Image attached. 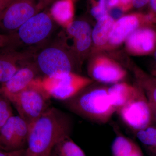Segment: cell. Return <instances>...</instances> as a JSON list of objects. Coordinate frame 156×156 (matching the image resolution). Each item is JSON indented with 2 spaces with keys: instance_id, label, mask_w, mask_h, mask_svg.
Masks as SVG:
<instances>
[{
  "instance_id": "1",
  "label": "cell",
  "mask_w": 156,
  "mask_h": 156,
  "mask_svg": "<svg viewBox=\"0 0 156 156\" xmlns=\"http://www.w3.org/2000/svg\"><path fill=\"white\" fill-rule=\"evenodd\" d=\"M73 126L69 115L51 107L30 126L26 156H50L59 140L70 136Z\"/></svg>"
},
{
  "instance_id": "2",
  "label": "cell",
  "mask_w": 156,
  "mask_h": 156,
  "mask_svg": "<svg viewBox=\"0 0 156 156\" xmlns=\"http://www.w3.org/2000/svg\"><path fill=\"white\" fill-rule=\"evenodd\" d=\"M88 86L62 102L70 111L83 119L99 125L106 124L116 113L108 88Z\"/></svg>"
},
{
  "instance_id": "3",
  "label": "cell",
  "mask_w": 156,
  "mask_h": 156,
  "mask_svg": "<svg viewBox=\"0 0 156 156\" xmlns=\"http://www.w3.org/2000/svg\"><path fill=\"white\" fill-rule=\"evenodd\" d=\"M54 22L48 11L37 13L16 31L10 34L11 41L8 50L16 51L18 47L31 48L41 46L53 32Z\"/></svg>"
},
{
  "instance_id": "4",
  "label": "cell",
  "mask_w": 156,
  "mask_h": 156,
  "mask_svg": "<svg viewBox=\"0 0 156 156\" xmlns=\"http://www.w3.org/2000/svg\"><path fill=\"white\" fill-rule=\"evenodd\" d=\"M37 78L26 89L10 100L18 115L29 126L51 107V98L39 85Z\"/></svg>"
},
{
  "instance_id": "5",
  "label": "cell",
  "mask_w": 156,
  "mask_h": 156,
  "mask_svg": "<svg viewBox=\"0 0 156 156\" xmlns=\"http://www.w3.org/2000/svg\"><path fill=\"white\" fill-rule=\"evenodd\" d=\"M38 83L51 98L63 101L89 86L92 81L74 73L53 76L40 77Z\"/></svg>"
},
{
  "instance_id": "6",
  "label": "cell",
  "mask_w": 156,
  "mask_h": 156,
  "mask_svg": "<svg viewBox=\"0 0 156 156\" xmlns=\"http://www.w3.org/2000/svg\"><path fill=\"white\" fill-rule=\"evenodd\" d=\"M116 113L134 134L153 122L148 101L139 86L133 97Z\"/></svg>"
},
{
  "instance_id": "7",
  "label": "cell",
  "mask_w": 156,
  "mask_h": 156,
  "mask_svg": "<svg viewBox=\"0 0 156 156\" xmlns=\"http://www.w3.org/2000/svg\"><path fill=\"white\" fill-rule=\"evenodd\" d=\"M34 55V62L43 77L74 73L72 62L58 41L42 48Z\"/></svg>"
},
{
  "instance_id": "8",
  "label": "cell",
  "mask_w": 156,
  "mask_h": 156,
  "mask_svg": "<svg viewBox=\"0 0 156 156\" xmlns=\"http://www.w3.org/2000/svg\"><path fill=\"white\" fill-rule=\"evenodd\" d=\"M43 10L39 0H14L0 14V34L13 33Z\"/></svg>"
},
{
  "instance_id": "9",
  "label": "cell",
  "mask_w": 156,
  "mask_h": 156,
  "mask_svg": "<svg viewBox=\"0 0 156 156\" xmlns=\"http://www.w3.org/2000/svg\"><path fill=\"white\" fill-rule=\"evenodd\" d=\"M30 126L19 115L11 117L0 128V150L10 151L26 149Z\"/></svg>"
},
{
  "instance_id": "10",
  "label": "cell",
  "mask_w": 156,
  "mask_h": 156,
  "mask_svg": "<svg viewBox=\"0 0 156 156\" xmlns=\"http://www.w3.org/2000/svg\"><path fill=\"white\" fill-rule=\"evenodd\" d=\"M40 73L34 62L23 64L14 76L1 84L0 92L10 101L11 98L26 89L39 76Z\"/></svg>"
},
{
  "instance_id": "11",
  "label": "cell",
  "mask_w": 156,
  "mask_h": 156,
  "mask_svg": "<svg viewBox=\"0 0 156 156\" xmlns=\"http://www.w3.org/2000/svg\"><path fill=\"white\" fill-rule=\"evenodd\" d=\"M32 52L4 50L0 52V83L9 80L23 64L30 62Z\"/></svg>"
},
{
  "instance_id": "12",
  "label": "cell",
  "mask_w": 156,
  "mask_h": 156,
  "mask_svg": "<svg viewBox=\"0 0 156 156\" xmlns=\"http://www.w3.org/2000/svg\"><path fill=\"white\" fill-rule=\"evenodd\" d=\"M90 74L96 80L106 83H115L126 76V72L116 65L107 62L96 63L90 68Z\"/></svg>"
},
{
  "instance_id": "13",
  "label": "cell",
  "mask_w": 156,
  "mask_h": 156,
  "mask_svg": "<svg viewBox=\"0 0 156 156\" xmlns=\"http://www.w3.org/2000/svg\"><path fill=\"white\" fill-rule=\"evenodd\" d=\"M156 42V34L152 30L143 28L133 32L127 41L129 48L139 53L150 52Z\"/></svg>"
},
{
  "instance_id": "14",
  "label": "cell",
  "mask_w": 156,
  "mask_h": 156,
  "mask_svg": "<svg viewBox=\"0 0 156 156\" xmlns=\"http://www.w3.org/2000/svg\"><path fill=\"white\" fill-rule=\"evenodd\" d=\"M66 28L69 34L74 38L76 48L79 52H84L89 48L92 32L87 22L81 20L72 21Z\"/></svg>"
},
{
  "instance_id": "15",
  "label": "cell",
  "mask_w": 156,
  "mask_h": 156,
  "mask_svg": "<svg viewBox=\"0 0 156 156\" xmlns=\"http://www.w3.org/2000/svg\"><path fill=\"white\" fill-rule=\"evenodd\" d=\"M138 25V20L135 16H126L121 18L113 26L110 36V42L114 44H120Z\"/></svg>"
},
{
  "instance_id": "16",
  "label": "cell",
  "mask_w": 156,
  "mask_h": 156,
  "mask_svg": "<svg viewBox=\"0 0 156 156\" xmlns=\"http://www.w3.org/2000/svg\"><path fill=\"white\" fill-rule=\"evenodd\" d=\"M137 88L126 83H116L108 88L109 96L116 112L133 97Z\"/></svg>"
},
{
  "instance_id": "17",
  "label": "cell",
  "mask_w": 156,
  "mask_h": 156,
  "mask_svg": "<svg viewBox=\"0 0 156 156\" xmlns=\"http://www.w3.org/2000/svg\"><path fill=\"white\" fill-rule=\"evenodd\" d=\"M112 145L113 156H133L142 154L141 149L132 140L124 136L118 131Z\"/></svg>"
},
{
  "instance_id": "18",
  "label": "cell",
  "mask_w": 156,
  "mask_h": 156,
  "mask_svg": "<svg viewBox=\"0 0 156 156\" xmlns=\"http://www.w3.org/2000/svg\"><path fill=\"white\" fill-rule=\"evenodd\" d=\"M50 15L54 21L62 26H66L73 17V6L70 0H58L52 5Z\"/></svg>"
},
{
  "instance_id": "19",
  "label": "cell",
  "mask_w": 156,
  "mask_h": 156,
  "mask_svg": "<svg viewBox=\"0 0 156 156\" xmlns=\"http://www.w3.org/2000/svg\"><path fill=\"white\" fill-rule=\"evenodd\" d=\"M114 21L112 17L105 15L99 20L92 32V39L96 45L105 44L109 39Z\"/></svg>"
},
{
  "instance_id": "20",
  "label": "cell",
  "mask_w": 156,
  "mask_h": 156,
  "mask_svg": "<svg viewBox=\"0 0 156 156\" xmlns=\"http://www.w3.org/2000/svg\"><path fill=\"white\" fill-rule=\"evenodd\" d=\"M135 134L147 153L151 156H156V126L152 124Z\"/></svg>"
},
{
  "instance_id": "21",
  "label": "cell",
  "mask_w": 156,
  "mask_h": 156,
  "mask_svg": "<svg viewBox=\"0 0 156 156\" xmlns=\"http://www.w3.org/2000/svg\"><path fill=\"white\" fill-rule=\"evenodd\" d=\"M58 156H87L84 151L71 138L65 136L55 146L53 151Z\"/></svg>"
},
{
  "instance_id": "22",
  "label": "cell",
  "mask_w": 156,
  "mask_h": 156,
  "mask_svg": "<svg viewBox=\"0 0 156 156\" xmlns=\"http://www.w3.org/2000/svg\"><path fill=\"white\" fill-rule=\"evenodd\" d=\"M139 87L147 98L149 102L156 106V77L152 76L142 72L136 73Z\"/></svg>"
},
{
  "instance_id": "23",
  "label": "cell",
  "mask_w": 156,
  "mask_h": 156,
  "mask_svg": "<svg viewBox=\"0 0 156 156\" xmlns=\"http://www.w3.org/2000/svg\"><path fill=\"white\" fill-rule=\"evenodd\" d=\"M14 115L11 101L0 92V128Z\"/></svg>"
},
{
  "instance_id": "24",
  "label": "cell",
  "mask_w": 156,
  "mask_h": 156,
  "mask_svg": "<svg viewBox=\"0 0 156 156\" xmlns=\"http://www.w3.org/2000/svg\"><path fill=\"white\" fill-rule=\"evenodd\" d=\"M106 0H99L98 6L93 7L91 10V14L96 19L100 20L106 15Z\"/></svg>"
},
{
  "instance_id": "25",
  "label": "cell",
  "mask_w": 156,
  "mask_h": 156,
  "mask_svg": "<svg viewBox=\"0 0 156 156\" xmlns=\"http://www.w3.org/2000/svg\"><path fill=\"white\" fill-rule=\"evenodd\" d=\"M10 34H0V52L7 50L10 45Z\"/></svg>"
},
{
  "instance_id": "26",
  "label": "cell",
  "mask_w": 156,
  "mask_h": 156,
  "mask_svg": "<svg viewBox=\"0 0 156 156\" xmlns=\"http://www.w3.org/2000/svg\"><path fill=\"white\" fill-rule=\"evenodd\" d=\"M0 156H26V149L10 151L0 150Z\"/></svg>"
},
{
  "instance_id": "27",
  "label": "cell",
  "mask_w": 156,
  "mask_h": 156,
  "mask_svg": "<svg viewBox=\"0 0 156 156\" xmlns=\"http://www.w3.org/2000/svg\"><path fill=\"white\" fill-rule=\"evenodd\" d=\"M14 0H0V14Z\"/></svg>"
},
{
  "instance_id": "28",
  "label": "cell",
  "mask_w": 156,
  "mask_h": 156,
  "mask_svg": "<svg viewBox=\"0 0 156 156\" xmlns=\"http://www.w3.org/2000/svg\"><path fill=\"white\" fill-rule=\"evenodd\" d=\"M110 13L112 17H113L115 19H118V18L121 17L122 12V10L121 9L116 8V9H112Z\"/></svg>"
},
{
  "instance_id": "29",
  "label": "cell",
  "mask_w": 156,
  "mask_h": 156,
  "mask_svg": "<svg viewBox=\"0 0 156 156\" xmlns=\"http://www.w3.org/2000/svg\"><path fill=\"white\" fill-rule=\"evenodd\" d=\"M149 1V0H133V4L134 7L140 8L145 5Z\"/></svg>"
},
{
  "instance_id": "30",
  "label": "cell",
  "mask_w": 156,
  "mask_h": 156,
  "mask_svg": "<svg viewBox=\"0 0 156 156\" xmlns=\"http://www.w3.org/2000/svg\"><path fill=\"white\" fill-rule=\"evenodd\" d=\"M149 103L150 106L151 112L152 116L153 121L156 123V106L153 104Z\"/></svg>"
},
{
  "instance_id": "31",
  "label": "cell",
  "mask_w": 156,
  "mask_h": 156,
  "mask_svg": "<svg viewBox=\"0 0 156 156\" xmlns=\"http://www.w3.org/2000/svg\"><path fill=\"white\" fill-rule=\"evenodd\" d=\"M53 0H39L40 4L43 9H45L47 6L53 2Z\"/></svg>"
},
{
  "instance_id": "32",
  "label": "cell",
  "mask_w": 156,
  "mask_h": 156,
  "mask_svg": "<svg viewBox=\"0 0 156 156\" xmlns=\"http://www.w3.org/2000/svg\"><path fill=\"white\" fill-rule=\"evenodd\" d=\"M108 5L110 7H113L118 4L119 0H108Z\"/></svg>"
},
{
  "instance_id": "33",
  "label": "cell",
  "mask_w": 156,
  "mask_h": 156,
  "mask_svg": "<svg viewBox=\"0 0 156 156\" xmlns=\"http://www.w3.org/2000/svg\"><path fill=\"white\" fill-rule=\"evenodd\" d=\"M149 1L152 8L156 12V0H149Z\"/></svg>"
},
{
  "instance_id": "34",
  "label": "cell",
  "mask_w": 156,
  "mask_h": 156,
  "mask_svg": "<svg viewBox=\"0 0 156 156\" xmlns=\"http://www.w3.org/2000/svg\"><path fill=\"white\" fill-rule=\"evenodd\" d=\"M131 0H121L122 3L124 4H128L131 2Z\"/></svg>"
},
{
  "instance_id": "35",
  "label": "cell",
  "mask_w": 156,
  "mask_h": 156,
  "mask_svg": "<svg viewBox=\"0 0 156 156\" xmlns=\"http://www.w3.org/2000/svg\"><path fill=\"white\" fill-rule=\"evenodd\" d=\"M50 156H58L57 155H56V154L53 153V152H52L51 153V155H50Z\"/></svg>"
},
{
  "instance_id": "36",
  "label": "cell",
  "mask_w": 156,
  "mask_h": 156,
  "mask_svg": "<svg viewBox=\"0 0 156 156\" xmlns=\"http://www.w3.org/2000/svg\"><path fill=\"white\" fill-rule=\"evenodd\" d=\"M154 57H155V61L156 62V50L155 51V52L154 53Z\"/></svg>"
},
{
  "instance_id": "37",
  "label": "cell",
  "mask_w": 156,
  "mask_h": 156,
  "mask_svg": "<svg viewBox=\"0 0 156 156\" xmlns=\"http://www.w3.org/2000/svg\"><path fill=\"white\" fill-rule=\"evenodd\" d=\"M154 74H155V76L156 77V72Z\"/></svg>"
}]
</instances>
